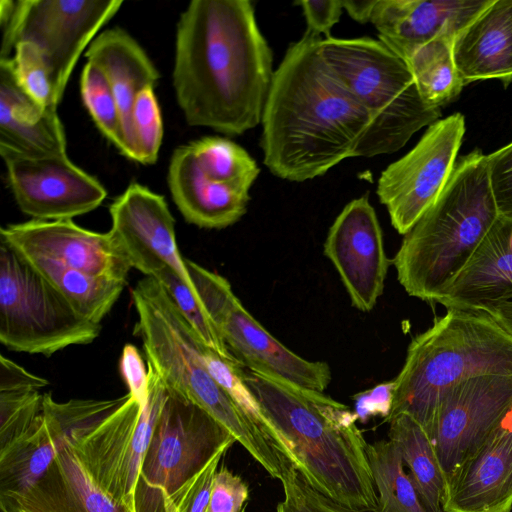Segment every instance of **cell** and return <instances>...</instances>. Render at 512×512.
<instances>
[{
    "mask_svg": "<svg viewBox=\"0 0 512 512\" xmlns=\"http://www.w3.org/2000/svg\"><path fill=\"white\" fill-rule=\"evenodd\" d=\"M273 55L248 0H193L177 23L173 85L187 123L241 135L262 120Z\"/></svg>",
    "mask_w": 512,
    "mask_h": 512,
    "instance_id": "obj_1",
    "label": "cell"
},
{
    "mask_svg": "<svg viewBox=\"0 0 512 512\" xmlns=\"http://www.w3.org/2000/svg\"><path fill=\"white\" fill-rule=\"evenodd\" d=\"M321 37L304 34L287 49L272 78L262 115L264 165L303 182L357 157L370 118L329 67Z\"/></svg>",
    "mask_w": 512,
    "mask_h": 512,
    "instance_id": "obj_2",
    "label": "cell"
},
{
    "mask_svg": "<svg viewBox=\"0 0 512 512\" xmlns=\"http://www.w3.org/2000/svg\"><path fill=\"white\" fill-rule=\"evenodd\" d=\"M240 375L316 491L346 507L376 512L377 493L356 414L323 392L297 387L241 365Z\"/></svg>",
    "mask_w": 512,
    "mask_h": 512,
    "instance_id": "obj_3",
    "label": "cell"
},
{
    "mask_svg": "<svg viewBox=\"0 0 512 512\" xmlns=\"http://www.w3.org/2000/svg\"><path fill=\"white\" fill-rule=\"evenodd\" d=\"M498 216L487 155L475 149L457 159L442 192L404 235L393 258L399 283L410 296L436 303Z\"/></svg>",
    "mask_w": 512,
    "mask_h": 512,
    "instance_id": "obj_4",
    "label": "cell"
},
{
    "mask_svg": "<svg viewBox=\"0 0 512 512\" xmlns=\"http://www.w3.org/2000/svg\"><path fill=\"white\" fill-rule=\"evenodd\" d=\"M131 295L138 316L134 332L142 340L147 364L167 387L208 412L280 481L289 461L209 373L199 340L163 286L144 277Z\"/></svg>",
    "mask_w": 512,
    "mask_h": 512,
    "instance_id": "obj_5",
    "label": "cell"
},
{
    "mask_svg": "<svg viewBox=\"0 0 512 512\" xmlns=\"http://www.w3.org/2000/svg\"><path fill=\"white\" fill-rule=\"evenodd\" d=\"M491 374L512 375V335L484 311L447 309L409 344L385 421L407 414L425 429L445 391Z\"/></svg>",
    "mask_w": 512,
    "mask_h": 512,
    "instance_id": "obj_6",
    "label": "cell"
},
{
    "mask_svg": "<svg viewBox=\"0 0 512 512\" xmlns=\"http://www.w3.org/2000/svg\"><path fill=\"white\" fill-rule=\"evenodd\" d=\"M147 368L149 390L144 405L128 392L109 400H52L48 407L97 485L132 512H137L141 467L166 396L159 375L148 364Z\"/></svg>",
    "mask_w": 512,
    "mask_h": 512,
    "instance_id": "obj_7",
    "label": "cell"
},
{
    "mask_svg": "<svg viewBox=\"0 0 512 512\" xmlns=\"http://www.w3.org/2000/svg\"><path fill=\"white\" fill-rule=\"evenodd\" d=\"M320 50L370 118L357 157L396 152L421 128L439 120L441 109L423 101L406 61L380 40L330 36L320 40Z\"/></svg>",
    "mask_w": 512,
    "mask_h": 512,
    "instance_id": "obj_8",
    "label": "cell"
},
{
    "mask_svg": "<svg viewBox=\"0 0 512 512\" xmlns=\"http://www.w3.org/2000/svg\"><path fill=\"white\" fill-rule=\"evenodd\" d=\"M101 325L79 315L9 245L0 244V341L11 351L50 357L92 343Z\"/></svg>",
    "mask_w": 512,
    "mask_h": 512,
    "instance_id": "obj_9",
    "label": "cell"
},
{
    "mask_svg": "<svg viewBox=\"0 0 512 512\" xmlns=\"http://www.w3.org/2000/svg\"><path fill=\"white\" fill-rule=\"evenodd\" d=\"M228 442L236 439L226 428L200 406L166 386L141 467L136 511L163 512L161 492L172 494Z\"/></svg>",
    "mask_w": 512,
    "mask_h": 512,
    "instance_id": "obj_10",
    "label": "cell"
},
{
    "mask_svg": "<svg viewBox=\"0 0 512 512\" xmlns=\"http://www.w3.org/2000/svg\"><path fill=\"white\" fill-rule=\"evenodd\" d=\"M122 4L121 0H1L0 59L10 58L19 42L34 44L60 101L80 54Z\"/></svg>",
    "mask_w": 512,
    "mask_h": 512,
    "instance_id": "obj_11",
    "label": "cell"
},
{
    "mask_svg": "<svg viewBox=\"0 0 512 512\" xmlns=\"http://www.w3.org/2000/svg\"><path fill=\"white\" fill-rule=\"evenodd\" d=\"M195 291L227 349L243 367L288 384L324 392L327 363L309 361L274 338L244 308L223 276L185 260Z\"/></svg>",
    "mask_w": 512,
    "mask_h": 512,
    "instance_id": "obj_12",
    "label": "cell"
},
{
    "mask_svg": "<svg viewBox=\"0 0 512 512\" xmlns=\"http://www.w3.org/2000/svg\"><path fill=\"white\" fill-rule=\"evenodd\" d=\"M464 134L461 113L437 120L413 149L381 173L377 195L399 234L405 235L442 192L456 165Z\"/></svg>",
    "mask_w": 512,
    "mask_h": 512,
    "instance_id": "obj_13",
    "label": "cell"
},
{
    "mask_svg": "<svg viewBox=\"0 0 512 512\" xmlns=\"http://www.w3.org/2000/svg\"><path fill=\"white\" fill-rule=\"evenodd\" d=\"M511 409L512 375L470 378L442 394L424 430L435 450L445 488Z\"/></svg>",
    "mask_w": 512,
    "mask_h": 512,
    "instance_id": "obj_14",
    "label": "cell"
},
{
    "mask_svg": "<svg viewBox=\"0 0 512 512\" xmlns=\"http://www.w3.org/2000/svg\"><path fill=\"white\" fill-rule=\"evenodd\" d=\"M7 179L20 210L33 220H72L106 198L103 185L67 154L29 155L0 146Z\"/></svg>",
    "mask_w": 512,
    "mask_h": 512,
    "instance_id": "obj_15",
    "label": "cell"
},
{
    "mask_svg": "<svg viewBox=\"0 0 512 512\" xmlns=\"http://www.w3.org/2000/svg\"><path fill=\"white\" fill-rule=\"evenodd\" d=\"M324 255L333 263L352 305L371 311L384 288L389 260L368 195L349 202L331 225Z\"/></svg>",
    "mask_w": 512,
    "mask_h": 512,
    "instance_id": "obj_16",
    "label": "cell"
},
{
    "mask_svg": "<svg viewBox=\"0 0 512 512\" xmlns=\"http://www.w3.org/2000/svg\"><path fill=\"white\" fill-rule=\"evenodd\" d=\"M110 231L124 249L132 268L153 277L172 269L195 293L175 236V220L165 198L139 183L130 184L109 208Z\"/></svg>",
    "mask_w": 512,
    "mask_h": 512,
    "instance_id": "obj_17",
    "label": "cell"
},
{
    "mask_svg": "<svg viewBox=\"0 0 512 512\" xmlns=\"http://www.w3.org/2000/svg\"><path fill=\"white\" fill-rule=\"evenodd\" d=\"M1 241L20 255H39L97 277L126 283L132 266L109 230L93 232L72 220H31L1 228Z\"/></svg>",
    "mask_w": 512,
    "mask_h": 512,
    "instance_id": "obj_18",
    "label": "cell"
},
{
    "mask_svg": "<svg viewBox=\"0 0 512 512\" xmlns=\"http://www.w3.org/2000/svg\"><path fill=\"white\" fill-rule=\"evenodd\" d=\"M512 409L445 488L444 512H511Z\"/></svg>",
    "mask_w": 512,
    "mask_h": 512,
    "instance_id": "obj_19",
    "label": "cell"
},
{
    "mask_svg": "<svg viewBox=\"0 0 512 512\" xmlns=\"http://www.w3.org/2000/svg\"><path fill=\"white\" fill-rule=\"evenodd\" d=\"M493 0H377L371 21L379 40L403 60L443 33L458 35Z\"/></svg>",
    "mask_w": 512,
    "mask_h": 512,
    "instance_id": "obj_20",
    "label": "cell"
},
{
    "mask_svg": "<svg viewBox=\"0 0 512 512\" xmlns=\"http://www.w3.org/2000/svg\"><path fill=\"white\" fill-rule=\"evenodd\" d=\"M512 293V217L499 215L461 272L436 303L477 310Z\"/></svg>",
    "mask_w": 512,
    "mask_h": 512,
    "instance_id": "obj_21",
    "label": "cell"
},
{
    "mask_svg": "<svg viewBox=\"0 0 512 512\" xmlns=\"http://www.w3.org/2000/svg\"><path fill=\"white\" fill-rule=\"evenodd\" d=\"M3 512H132L102 490L67 441L42 478Z\"/></svg>",
    "mask_w": 512,
    "mask_h": 512,
    "instance_id": "obj_22",
    "label": "cell"
},
{
    "mask_svg": "<svg viewBox=\"0 0 512 512\" xmlns=\"http://www.w3.org/2000/svg\"><path fill=\"white\" fill-rule=\"evenodd\" d=\"M168 185L185 220L201 228L222 229L234 224L245 214L250 199L249 193L206 176L189 145L173 152Z\"/></svg>",
    "mask_w": 512,
    "mask_h": 512,
    "instance_id": "obj_23",
    "label": "cell"
},
{
    "mask_svg": "<svg viewBox=\"0 0 512 512\" xmlns=\"http://www.w3.org/2000/svg\"><path fill=\"white\" fill-rule=\"evenodd\" d=\"M108 79L117 100L126 157L136 161L132 110L138 94L156 85L160 75L136 40L121 28L105 30L96 36L85 53Z\"/></svg>",
    "mask_w": 512,
    "mask_h": 512,
    "instance_id": "obj_24",
    "label": "cell"
},
{
    "mask_svg": "<svg viewBox=\"0 0 512 512\" xmlns=\"http://www.w3.org/2000/svg\"><path fill=\"white\" fill-rule=\"evenodd\" d=\"M57 111L46 110L21 88L12 58L0 59V146L29 155L66 154Z\"/></svg>",
    "mask_w": 512,
    "mask_h": 512,
    "instance_id": "obj_25",
    "label": "cell"
},
{
    "mask_svg": "<svg viewBox=\"0 0 512 512\" xmlns=\"http://www.w3.org/2000/svg\"><path fill=\"white\" fill-rule=\"evenodd\" d=\"M454 58L465 85L512 82V0H493L455 38Z\"/></svg>",
    "mask_w": 512,
    "mask_h": 512,
    "instance_id": "obj_26",
    "label": "cell"
},
{
    "mask_svg": "<svg viewBox=\"0 0 512 512\" xmlns=\"http://www.w3.org/2000/svg\"><path fill=\"white\" fill-rule=\"evenodd\" d=\"M66 438L62 424L43 402V411L32 424L0 447L1 505L24 495L42 478Z\"/></svg>",
    "mask_w": 512,
    "mask_h": 512,
    "instance_id": "obj_27",
    "label": "cell"
},
{
    "mask_svg": "<svg viewBox=\"0 0 512 512\" xmlns=\"http://www.w3.org/2000/svg\"><path fill=\"white\" fill-rule=\"evenodd\" d=\"M20 255V254H19ZM85 319L100 324L125 282L97 277L39 255H21Z\"/></svg>",
    "mask_w": 512,
    "mask_h": 512,
    "instance_id": "obj_28",
    "label": "cell"
},
{
    "mask_svg": "<svg viewBox=\"0 0 512 512\" xmlns=\"http://www.w3.org/2000/svg\"><path fill=\"white\" fill-rule=\"evenodd\" d=\"M388 439L398 447L407 473L429 512H444L445 481L424 428L411 416L388 421Z\"/></svg>",
    "mask_w": 512,
    "mask_h": 512,
    "instance_id": "obj_29",
    "label": "cell"
},
{
    "mask_svg": "<svg viewBox=\"0 0 512 512\" xmlns=\"http://www.w3.org/2000/svg\"><path fill=\"white\" fill-rule=\"evenodd\" d=\"M456 34L443 33L418 48L406 61L423 101L441 107L454 101L465 86L454 58Z\"/></svg>",
    "mask_w": 512,
    "mask_h": 512,
    "instance_id": "obj_30",
    "label": "cell"
},
{
    "mask_svg": "<svg viewBox=\"0 0 512 512\" xmlns=\"http://www.w3.org/2000/svg\"><path fill=\"white\" fill-rule=\"evenodd\" d=\"M367 456L377 493L376 512H429L394 442L382 439L368 443Z\"/></svg>",
    "mask_w": 512,
    "mask_h": 512,
    "instance_id": "obj_31",
    "label": "cell"
},
{
    "mask_svg": "<svg viewBox=\"0 0 512 512\" xmlns=\"http://www.w3.org/2000/svg\"><path fill=\"white\" fill-rule=\"evenodd\" d=\"M189 147L206 176L240 191L248 193L260 173L248 152L227 138L204 137Z\"/></svg>",
    "mask_w": 512,
    "mask_h": 512,
    "instance_id": "obj_32",
    "label": "cell"
},
{
    "mask_svg": "<svg viewBox=\"0 0 512 512\" xmlns=\"http://www.w3.org/2000/svg\"><path fill=\"white\" fill-rule=\"evenodd\" d=\"M199 349L204 364L212 377L228 393L245 416L274 443L277 449L294 466L293 454L240 375L238 370L240 364L220 357L202 343H199Z\"/></svg>",
    "mask_w": 512,
    "mask_h": 512,
    "instance_id": "obj_33",
    "label": "cell"
},
{
    "mask_svg": "<svg viewBox=\"0 0 512 512\" xmlns=\"http://www.w3.org/2000/svg\"><path fill=\"white\" fill-rule=\"evenodd\" d=\"M80 87L84 106L98 129L123 154L122 119L108 79L95 64L87 62L81 74Z\"/></svg>",
    "mask_w": 512,
    "mask_h": 512,
    "instance_id": "obj_34",
    "label": "cell"
},
{
    "mask_svg": "<svg viewBox=\"0 0 512 512\" xmlns=\"http://www.w3.org/2000/svg\"><path fill=\"white\" fill-rule=\"evenodd\" d=\"M153 278L170 295L199 342L220 357L238 363L227 349L197 294L184 283L179 275L166 267L158 271Z\"/></svg>",
    "mask_w": 512,
    "mask_h": 512,
    "instance_id": "obj_35",
    "label": "cell"
},
{
    "mask_svg": "<svg viewBox=\"0 0 512 512\" xmlns=\"http://www.w3.org/2000/svg\"><path fill=\"white\" fill-rule=\"evenodd\" d=\"M14 73L25 93L46 110L57 111V97L51 72L38 48L19 42L12 58Z\"/></svg>",
    "mask_w": 512,
    "mask_h": 512,
    "instance_id": "obj_36",
    "label": "cell"
},
{
    "mask_svg": "<svg viewBox=\"0 0 512 512\" xmlns=\"http://www.w3.org/2000/svg\"><path fill=\"white\" fill-rule=\"evenodd\" d=\"M132 129L136 161L155 163L162 143L163 124L153 87H147L138 94L132 110Z\"/></svg>",
    "mask_w": 512,
    "mask_h": 512,
    "instance_id": "obj_37",
    "label": "cell"
},
{
    "mask_svg": "<svg viewBox=\"0 0 512 512\" xmlns=\"http://www.w3.org/2000/svg\"><path fill=\"white\" fill-rule=\"evenodd\" d=\"M37 389L0 391V447L23 433L43 411Z\"/></svg>",
    "mask_w": 512,
    "mask_h": 512,
    "instance_id": "obj_38",
    "label": "cell"
},
{
    "mask_svg": "<svg viewBox=\"0 0 512 512\" xmlns=\"http://www.w3.org/2000/svg\"><path fill=\"white\" fill-rule=\"evenodd\" d=\"M283 499L276 512H362L339 504L313 489L290 465L280 480Z\"/></svg>",
    "mask_w": 512,
    "mask_h": 512,
    "instance_id": "obj_39",
    "label": "cell"
},
{
    "mask_svg": "<svg viewBox=\"0 0 512 512\" xmlns=\"http://www.w3.org/2000/svg\"><path fill=\"white\" fill-rule=\"evenodd\" d=\"M234 443L224 444L199 472L168 495L179 512H208L213 481L219 463Z\"/></svg>",
    "mask_w": 512,
    "mask_h": 512,
    "instance_id": "obj_40",
    "label": "cell"
},
{
    "mask_svg": "<svg viewBox=\"0 0 512 512\" xmlns=\"http://www.w3.org/2000/svg\"><path fill=\"white\" fill-rule=\"evenodd\" d=\"M487 162L499 215L512 217V142L487 155Z\"/></svg>",
    "mask_w": 512,
    "mask_h": 512,
    "instance_id": "obj_41",
    "label": "cell"
},
{
    "mask_svg": "<svg viewBox=\"0 0 512 512\" xmlns=\"http://www.w3.org/2000/svg\"><path fill=\"white\" fill-rule=\"evenodd\" d=\"M248 496L247 483L221 466L214 477L208 512H242Z\"/></svg>",
    "mask_w": 512,
    "mask_h": 512,
    "instance_id": "obj_42",
    "label": "cell"
},
{
    "mask_svg": "<svg viewBox=\"0 0 512 512\" xmlns=\"http://www.w3.org/2000/svg\"><path fill=\"white\" fill-rule=\"evenodd\" d=\"M307 23V35L330 37L331 28L340 20L343 11L342 0L298 1Z\"/></svg>",
    "mask_w": 512,
    "mask_h": 512,
    "instance_id": "obj_43",
    "label": "cell"
},
{
    "mask_svg": "<svg viewBox=\"0 0 512 512\" xmlns=\"http://www.w3.org/2000/svg\"><path fill=\"white\" fill-rule=\"evenodd\" d=\"M120 370L129 393L144 405L148 398V368L146 369L138 349L126 344L120 359Z\"/></svg>",
    "mask_w": 512,
    "mask_h": 512,
    "instance_id": "obj_44",
    "label": "cell"
},
{
    "mask_svg": "<svg viewBox=\"0 0 512 512\" xmlns=\"http://www.w3.org/2000/svg\"><path fill=\"white\" fill-rule=\"evenodd\" d=\"M395 381L384 382L355 395V414L365 422L370 417L382 416L386 420L392 410Z\"/></svg>",
    "mask_w": 512,
    "mask_h": 512,
    "instance_id": "obj_45",
    "label": "cell"
},
{
    "mask_svg": "<svg viewBox=\"0 0 512 512\" xmlns=\"http://www.w3.org/2000/svg\"><path fill=\"white\" fill-rule=\"evenodd\" d=\"M47 379L25 370L4 355L0 357V391L37 389L47 386Z\"/></svg>",
    "mask_w": 512,
    "mask_h": 512,
    "instance_id": "obj_46",
    "label": "cell"
},
{
    "mask_svg": "<svg viewBox=\"0 0 512 512\" xmlns=\"http://www.w3.org/2000/svg\"><path fill=\"white\" fill-rule=\"evenodd\" d=\"M477 310L489 314L504 330L512 335V293L499 300L486 303Z\"/></svg>",
    "mask_w": 512,
    "mask_h": 512,
    "instance_id": "obj_47",
    "label": "cell"
},
{
    "mask_svg": "<svg viewBox=\"0 0 512 512\" xmlns=\"http://www.w3.org/2000/svg\"><path fill=\"white\" fill-rule=\"evenodd\" d=\"M377 0H342L343 8L355 21L366 24L371 21L372 11Z\"/></svg>",
    "mask_w": 512,
    "mask_h": 512,
    "instance_id": "obj_48",
    "label": "cell"
},
{
    "mask_svg": "<svg viewBox=\"0 0 512 512\" xmlns=\"http://www.w3.org/2000/svg\"><path fill=\"white\" fill-rule=\"evenodd\" d=\"M161 498L163 500V512H179L166 492H161ZM242 512H245V508Z\"/></svg>",
    "mask_w": 512,
    "mask_h": 512,
    "instance_id": "obj_49",
    "label": "cell"
}]
</instances>
